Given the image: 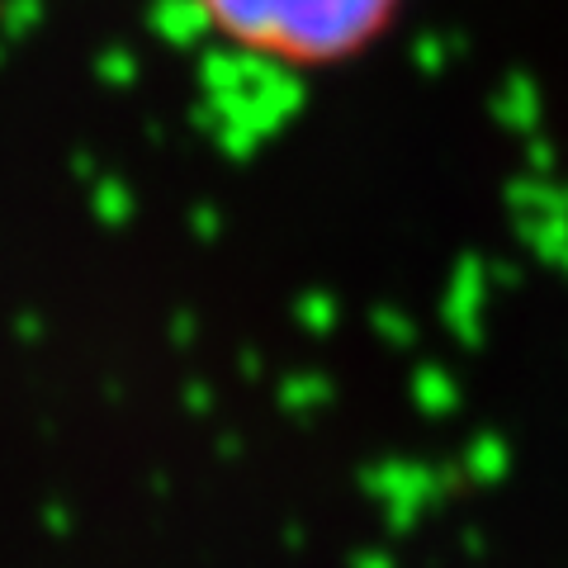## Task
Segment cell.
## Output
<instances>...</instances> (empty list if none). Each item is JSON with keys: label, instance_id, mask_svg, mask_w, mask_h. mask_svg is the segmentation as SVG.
Instances as JSON below:
<instances>
[{"label": "cell", "instance_id": "1", "mask_svg": "<svg viewBox=\"0 0 568 568\" xmlns=\"http://www.w3.org/2000/svg\"><path fill=\"white\" fill-rule=\"evenodd\" d=\"M219 48L275 71H332L369 52L407 0H181Z\"/></svg>", "mask_w": 568, "mask_h": 568}]
</instances>
